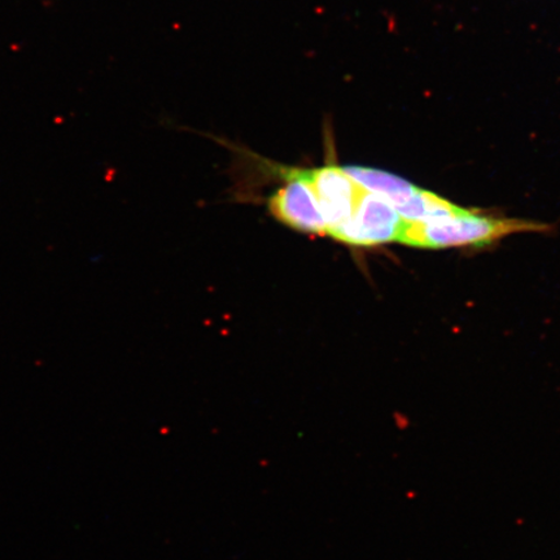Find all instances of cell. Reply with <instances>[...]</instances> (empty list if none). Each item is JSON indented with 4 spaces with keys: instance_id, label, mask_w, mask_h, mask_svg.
Segmentation results:
<instances>
[{
    "instance_id": "6da1fadb",
    "label": "cell",
    "mask_w": 560,
    "mask_h": 560,
    "mask_svg": "<svg viewBox=\"0 0 560 560\" xmlns=\"http://www.w3.org/2000/svg\"><path fill=\"white\" fill-rule=\"evenodd\" d=\"M541 223L515 219H494L465 209L458 214L425 222H404L398 242L409 247L444 249L487 245L502 237L548 231Z\"/></svg>"
},
{
    "instance_id": "7a4b0ae2",
    "label": "cell",
    "mask_w": 560,
    "mask_h": 560,
    "mask_svg": "<svg viewBox=\"0 0 560 560\" xmlns=\"http://www.w3.org/2000/svg\"><path fill=\"white\" fill-rule=\"evenodd\" d=\"M404 222L387 199L363 190L352 217L335 229L330 236L355 247H374V245L398 242Z\"/></svg>"
},
{
    "instance_id": "3957f363",
    "label": "cell",
    "mask_w": 560,
    "mask_h": 560,
    "mask_svg": "<svg viewBox=\"0 0 560 560\" xmlns=\"http://www.w3.org/2000/svg\"><path fill=\"white\" fill-rule=\"evenodd\" d=\"M284 177L285 185L270 196L271 215L301 233L327 235L325 217L304 171L285 170Z\"/></svg>"
},
{
    "instance_id": "277c9868",
    "label": "cell",
    "mask_w": 560,
    "mask_h": 560,
    "mask_svg": "<svg viewBox=\"0 0 560 560\" xmlns=\"http://www.w3.org/2000/svg\"><path fill=\"white\" fill-rule=\"evenodd\" d=\"M304 173L317 196L327 223V235H330L352 217L363 188L341 166L327 165Z\"/></svg>"
},
{
    "instance_id": "5b68a950",
    "label": "cell",
    "mask_w": 560,
    "mask_h": 560,
    "mask_svg": "<svg viewBox=\"0 0 560 560\" xmlns=\"http://www.w3.org/2000/svg\"><path fill=\"white\" fill-rule=\"evenodd\" d=\"M345 171L359 184L363 190L380 195L387 199L396 209L415 196L419 187L410 182L383 171L365 166H346Z\"/></svg>"
}]
</instances>
